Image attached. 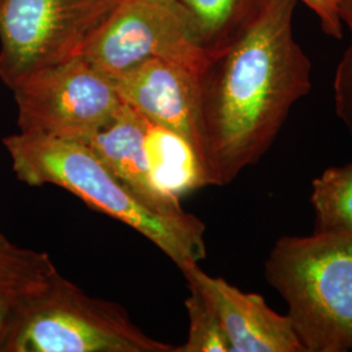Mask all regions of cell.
Instances as JSON below:
<instances>
[{
	"instance_id": "obj_9",
	"label": "cell",
	"mask_w": 352,
	"mask_h": 352,
	"mask_svg": "<svg viewBox=\"0 0 352 352\" xmlns=\"http://www.w3.org/2000/svg\"><path fill=\"white\" fill-rule=\"evenodd\" d=\"M180 272L219 317L231 352H304L289 317L274 312L261 295L212 277L199 264L186 265Z\"/></svg>"
},
{
	"instance_id": "obj_3",
	"label": "cell",
	"mask_w": 352,
	"mask_h": 352,
	"mask_svg": "<svg viewBox=\"0 0 352 352\" xmlns=\"http://www.w3.org/2000/svg\"><path fill=\"white\" fill-rule=\"evenodd\" d=\"M264 267L304 352L352 351V232L283 236Z\"/></svg>"
},
{
	"instance_id": "obj_17",
	"label": "cell",
	"mask_w": 352,
	"mask_h": 352,
	"mask_svg": "<svg viewBox=\"0 0 352 352\" xmlns=\"http://www.w3.org/2000/svg\"><path fill=\"white\" fill-rule=\"evenodd\" d=\"M305 4L315 12L324 33L329 37L340 39L343 32V23L340 17L342 0H295Z\"/></svg>"
},
{
	"instance_id": "obj_6",
	"label": "cell",
	"mask_w": 352,
	"mask_h": 352,
	"mask_svg": "<svg viewBox=\"0 0 352 352\" xmlns=\"http://www.w3.org/2000/svg\"><path fill=\"white\" fill-rule=\"evenodd\" d=\"M19 132L87 142L123 102L111 78L82 55L41 69L11 89Z\"/></svg>"
},
{
	"instance_id": "obj_8",
	"label": "cell",
	"mask_w": 352,
	"mask_h": 352,
	"mask_svg": "<svg viewBox=\"0 0 352 352\" xmlns=\"http://www.w3.org/2000/svg\"><path fill=\"white\" fill-rule=\"evenodd\" d=\"M201 77L202 72L187 65L151 59L110 78L123 103L153 124L188 140L213 180L202 116Z\"/></svg>"
},
{
	"instance_id": "obj_13",
	"label": "cell",
	"mask_w": 352,
	"mask_h": 352,
	"mask_svg": "<svg viewBox=\"0 0 352 352\" xmlns=\"http://www.w3.org/2000/svg\"><path fill=\"white\" fill-rule=\"evenodd\" d=\"M212 58L226 50L264 12L270 0H168Z\"/></svg>"
},
{
	"instance_id": "obj_5",
	"label": "cell",
	"mask_w": 352,
	"mask_h": 352,
	"mask_svg": "<svg viewBox=\"0 0 352 352\" xmlns=\"http://www.w3.org/2000/svg\"><path fill=\"white\" fill-rule=\"evenodd\" d=\"M122 0H0V80L10 89L81 55Z\"/></svg>"
},
{
	"instance_id": "obj_7",
	"label": "cell",
	"mask_w": 352,
	"mask_h": 352,
	"mask_svg": "<svg viewBox=\"0 0 352 352\" xmlns=\"http://www.w3.org/2000/svg\"><path fill=\"white\" fill-rule=\"evenodd\" d=\"M81 55L109 77L151 59L204 74L214 59L168 0H122Z\"/></svg>"
},
{
	"instance_id": "obj_11",
	"label": "cell",
	"mask_w": 352,
	"mask_h": 352,
	"mask_svg": "<svg viewBox=\"0 0 352 352\" xmlns=\"http://www.w3.org/2000/svg\"><path fill=\"white\" fill-rule=\"evenodd\" d=\"M58 274L49 253L20 247L0 234V352L17 317Z\"/></svg>"
},
{
	"instance_id": "obj_15",
	"label": "cell",
	"mask_w": 352,
	"mask_h": 352,
	"mask_svg": "<svg viewBox=\"0 0 352 352\" xmlns=\"http://www.w3.org/2000/svg\"><path fill=\"white\" fill-rule=\"evenodd\" d=\"M188 289V338L184 344L176 346L175 352H231L226 331L212 305L199 289L192 286Z\"/></svg>"
},
{
	"instance_id": "obj_4",
	"label": "cell",
	"mask_w": 352,
	"mask_h": 352,
	"mask_svg": "<svg viewBox=\"0 0 352 352\" xmlns=\"http://www.w3.org/2000/svg\"><path fill=\"white\" fill-rule=\"evenodd\" d=\"M142 331L118 302L58 274L17 317L4 352H175Z\"/></svg>"
},
{
	"instance_id": "obj_12",
	"label": "cell",
	"mask_w": 352,
	"mask_h": 352,
	"mask_svg": "<svg viewBox=\"0 0 352 352\" xmlns=\"http://www.w3.org/2000/svg\"><path fill=\"white\" fill-rule=\"evenodd\" d=\"M145 153L151 183L168 201L180 202L190 192L213 186L212 176L195 146L164 126L149 122Z\"/></svg>"
},
{
	"instance_id": "obj_16",
	"label": "cell",
	"mask_w": 352,
	"mask_h": 352,
	"mask_svg": "<svg viewBox=\"0 0 352 352\" xmlns=\"http://www.w3.org/2000/svg\"><path fill=\"white\" fill-rule=\"evenodd\" d=\"M340 17L349 30L350 42L334 76V109L338 119L352 135V0H342Z\"/></svg>"
},
{
	"instance_id": "obj_1",
	"label": "cell",
	"mask_w": 352,
	"mask_h": 352,
	"mask_svg": "<svg viewBox=\"0 0 352 352\" xmlns=\"http://www.w3.org/2000/svg\"><path fill=\"white\" fill-rule=\"evenodd\" d=\"M296 4L270 0L202 74V116L214 186L231 183L257 164L292 107L312 89V63L294 33Z\"/></svg>"
},
{
	"instance_id": "obj_14",
	"label": "cell",
	"mask_w": 352,
	"mask_h": 352,
	"mask_svg": "<svg viewBox=\"0 0 352 352\" xmlns=\"http://www.w3.org/2000/svg\"><path fill=\"white\" fill-rule=\"evenodd\" d=\"M317 231L352 232V164L329 167L312 183Z\"/></svg>"
},
{
	"instance_id": "obj_2",
	"label": "cell",
	"mask_w": 352,
	"mask_h": 352,
	"mask_svg": "<svg viewBox=\"0 0 352 352\" xmlns=\"http://www.w3.org/2000/svg\"><path fill=\"white\" fill-rule=\"evenodd\" d=\"M13 173L28 186H56L100 213L132 227L180 269L206 257V227L196 215L151 209L84 142L17 132L3 139Z\"/></svg>"
},
{
	"instance_id": "obj_10",
	"label": "cell",
	"mask_w": 352,
	"mask_h": 352,
	"mask_svg": "<svg viewBox=\"0 0 352 352\" xmlns=\"http://www.w3.org/2000/svg\"><path fill=\"white\" fill-rule=\"evenodd\" d=\"M148 124V119L123 103L113 120L84 144L151 209L164 214L183 213L180 202L166 200L151 183L145 153Z\"/></svg>"
}]
</instances>
